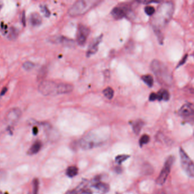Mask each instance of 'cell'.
Returning a JSON list of instances; mask_svg holds the SVG:
<instances>
[{"mask_svg": "<svg viewBox=\"0 0 194 194\" xmlns=\"http://www.w3.org/2000/svg\"><path fill=\"white\" fill-rule=\"evenodd\" d=\"M156 95H157V100H158L159 101H161V100L168 101L170 97V95L169 92L166 89H160V91L156 93Z\"/></svg>", "mask_w": 194, "mask_h": 194, "instance_id": "e0dca14e", "label": "cell"}, {"mask_svg": "<svg viewBox=\"0 0 194 194\" xmlns=\"http://www.w3.org/2000/svg\"><path fill=\"white\" fill-rule=\"evenodd\" d=\"M2 5H3V3H2V2H1V1H0V10H1V9L2 7Z\"/></svg>", "mask_w": 194, "mask_h": 194, "instance_id": "e575fe53", "label": "cell"}, {"mask_svg": "<svg viewBox=\"0 0 194 194\" xmlns=\"http://www.w3.org/2000/svg\"><path fill=\"white\" fill-rule=\"evenodd\" d=\"M150 140V138L148 135L147 134H144L140 138V145L141 146H142V145H145L146 144H148Z\"/></svg>", "mask_w": 194, "mask_h": 194, "instance_id": "d4e9b609", "label": "cell"}, {"mask_svg": "<svg viewBox=\"0 0 194 194\" xmlns=\"http://www.w3.org/2000/svg\"><path fill=\"white\" fill-rule=\"evenodd\" d=\"M174 4L171 1H164L160 5L153 14L151 24L156 35L162 34V29L171 21L174 12Z\"/></svg>", "mask_w": 194, "mask_h": 194, "instance_id": "6da1fadb", "label": "cell"}, {"mask_svg": "<svg viewBox=\"0 0 194 194\" xmlns=\"http://www.w3.org/2000/svg\"><path fill=\"white\" fill-rule=\"evenodd\" d=\"M38 90L45 96H55L58 94V83L51 80H44L39 85Z\"/></svg>", "mask_w": 194, "mask_h": 194, "instance_id": "5b68a950", "label": "cell"}, {"mask_svg": "<svg viewBox=\"0 0 194 194\" xmlns=\"http://www.w3.org/2000/svg\"><path fill=\"white\" fill-rule=\"evenodd\" d=\"M7 91V88H4V89H2V92H1V95H3L4 94H5V93H6V92Z\"/></svg>", "mask_w": 194, "mask_h": 194, "instance_id": "836d02e7", "label": "cell"}, {"mask_svg": "<svg viewBox=\"0 0 194 194\" xmlns=\"http://www.w3.org/2000/svg\"><path fill=\"white\" fill-rule=\"evenodd\" d=\"M144 125V122L140 120L134 122L133 124H132V127H133V129L134 133L137 135L140 133Z\"/></svg>", "mask_w": 194, "mask_h": 194, "instance_id": "ac0fdd59", "label": "cell"}, {"mask_svg": "<svg viewBox=\"0 0 194 194\" xmlns=\"http://www.w3.org/2000/svg\"><path fill=\"white\" fill-rule=\"evenodd\" d=\"M103 93L104 95L105 96L107 99L110 100L113 97L114 91L112 88H106L105 89L103 90Z\"/></svg>", "mask_w": 194, "mask_h": 194, "instance_id": "7402d4cb", "label": "cell"}, {"mask_svg": "<svg viewBox=\"0 0 194 194\" xmlns=\"http://www.w3.org/2000/svg\"><path fill=\"white\" fill-rule=\"evenodd\" d=\"M65 194H77V191L76 190H71L68 191Z\"/></svg>", "mask_w": 194, "mask_h": 194, "instance_id": "1f68e13d", "label": "cell"}, {"mask_svg": "<svg viewBox=\"0 0 194 194\" xmlns=\"http://www.w3.org/2000/svg\"><path fill=\"white\" fill-rule=\"evenodd\" d=\"M18 31L14 27H10L8 33V38L9 39H14L17 37Z\"/></svg>", "mask_w": 194, "mask_h": 194, "instance_id": "44dd1931", "label": "cell"}, {"mask_svg": "<svg viewBox=\"0 0 194 194\" xmlns=\"http://www.w3.org/2000/svg\"><path fill=\"white\" fill-rule=\"evenodd\" d=\"M142 79L143 81L149 87H152L154 83V79L153 77L151 75H145L142 77Z\"/></svg>", "mask_w": 194, "mask_h": 194, "instance_id": "ffe728a7", "label": "cell"}, {"mask_svg": "<svg viewBox=\"0 0 194 194\" xmlns=\"http://www.w3.org/2000/svg\"><path fill=\"white\" fill-rule=\"evenodd\" d=\"M179 156L180 159V164L183 170L190 178L194 176V164L193 161L188 156L182 148H179Z\"/></svg>", "mask_w": 194, "mask_h": 194, "instance_id": "277c9868", "label": "cell"}, {"mask_svg": "<svg viewBox=\"0 0 194 194\" xmlns=\"http://www.w3.org/2000/svg\"><path fill=\"white\" fill-rule=\"evenodd\" d=\"M57 41L61 42V43L65 45H68V46H72L74 43L73 40L69 39V38H65V37H59L57 39Z\"/></svg>", "mask_w": 194, "mask_h": 194, "instance_id": "603a6c76", "label": "cell"}, {"mask_svg": "<svg viewBox=\"0 0 194 194\" xmlns=\"http://www.w3.org/2000/svg\"><path fill=\"white\" fill-rule=\"evenodd\" d=\"M155 12H156L155 8H154L152 6L148 5V6H146L145 8V13L147 15H149V16H152V15H153L154 14Z\"/></svg>", "mask_w": 194, "mask_h": 194, "instance_id": "cb8c5ba5", "label": "cell"}, {"mask_svg": "<svg viewBox=\"0 0 194 194\" xmlns=\"http://www.w3.org/2000/svg\"><path fill=\"white\" fill-rule=\"evenodd\" d=\"M21 114V110L19 108H14L10 109L6 114L5 121L10 125H14L19 120Z\"/></svg>", "mask_w": 194, "mask_h": 194, "instance_id": "ba28073f", "label": "cell"}, {"mask_svg": "<svg viewBox=\"0 0 194 194\" xmlns=\"http://www.w3.org/2000/svg\"><path fill=\"white\" fill-rule=\"evenodd\" d=\"M187 58V55H186V56H184V57L183 58L182 60L181 61L179 62V65H178V67H179L180 65H183V64H184L185 62H186V61Z\"/></svg>", "mask_w": 194, "mask_h": 194, "instance_id": "4dcf8cb0", "label": "cell"}, {"mask_svg": "<svg viewBox=\"0 0 194 194\" xmlns=\"http://www.w3.org/2000/svg\"><path fill=\"white\" fill-rule=\"evenodd\" d=\"M93 187L99 194H105L109 190V186L108 184L100 182L96 183Z\"/></svg>", "mask_w": 194, "mask_h": 194, "instance_id": "4fadbf2b", "label": "cell"}, {"mask_svg": "<svg viewBox=\"0 0 194 194\" xmlns=\"http://www.w3.org/2000/svg\"><path fill=\"white\" fill-rule=\"evenodd\" d=\"M157 100V95L156 93H152L149 96V101H154Z\"/></svg>", "mask_w": 194, "mask_h": 194, "instance_id": "f546056e", "label": "cell"}, {"mask_svg": "<svg viewBox=\"0 0 194 194\" xmlns=\"http://www.w3.org/2000/svg\"><path fill=\"white\" fill-rule=\"evenodd\" d=\"M78 174V168L76 166H72L67 168L66 170V174L69 178H73Z\"/></svg>", "mask_w": 194, "mask_h": 194, "instance_id": "d6986e66", "label": "cell"}, {"mask_svg": "<svg viewBox=\"0 0 194 194\" xmlns=\"http://www.w3.org/2000/svg\"><path fill=\"white\" fill-rule=\"evenodd\" d=\"M30 21L33 26H38L42 23V17L37 13H33L30 16Z\"/></svg>", "mask_w": 194, "mask_h": 194, "instance_id": "2e32d148", "label": "cell"}, {"mask_svg": "<svg viewBox=\"0 0 194 194\" xmlns=\"http://www.w3.org/2000/svg\"><path fill=\"white\" fill-rule=\"evenodd\" d=\"M80 194H92V192L89 191L85 190L84 191H83Z\"/></svg>", "mask_w": 194, "mask_h": 194, "instance_id": "d6a6232c", "label": "cell"}, {"mask_svg": "<svg viewBox=\"0 0 194 194\" xmlns=\"http://www.w3.org/2000/svg\"><path fill=\"white\" fill-rule=\"evenodd\" d=\"M99 141H97L96 140H93L92 137H85L82 138L80 142L79 145L80 147L84 150H88L91 148H93L96 146H98L99 144H100Z\"/></svg>", "mask_w": 194, "mask_h": 194, "instance_id": "9c48e42d", "label": "cell"}, {"mask_svg": "<svg viewBox=\"0 0 194 194\" xmlns=\"http://www.w3.org/2000/svg\"><path fill=\"white\" fill-rule=\"evenodd\" d=\"M150 68L160 83L171 85L172 81V76L165 65L160 61L155 59L152 61Z\"/></svg>", "mask_w": 194, "mask_h": 194, "instance_id": "7a4b0ae2", "label": "cell"}, {"mask_svg": "<svg viewBox=\"0 0 194 194\" xmlns=\"http://www.w3.org/2000/svg\"><path fill=\"white\" fill-rule=\"evenodd\" d=\"M33 194H38V189H39V180L38 179L34 180L33 183Z\"/></svg>", "mask_w": 194, "mask_h": 194, "instance_id": "83f0119b", "label": "cell"}, {"mask_svg": "<svg viewBox=\"0 0 194 194\" xmlns=\"http://www.w3.org/2000/svg\"><path fill=\"white\" fill-rule=\"evenodd\" d=\"M128 156L127 155H120L116 158V162L118 164H121L123 162H124L125 160H127L129 158Z\"/></svg>", "mask_w": 194, "mask_h": 194, "instance_id": "484cf974", "label": "cell"}, {"mask_svg": "<svg viewBox=\"0 0 194 194\" xmlns=\"http://www.w3.org/2000/svg\"><path fill=\"white\" fill-rule=\"evenodd\" d=\"M42 142L40 141H37L35 142L31 146L30 148H29L27 153L29 155H34L37 153H38L40 150L42 148Z\"/></svg>", "mask_w": 194, "mask_h": 194, "instance_id": "9a60e30c", "label": "cell"}, {"mask_svg": "<svg viewBox=\"0 0 194 194\" xmlns=\"http://www.w3.org/2000/svg\"><path fill=\"white\" fill-rule=\"evenodd\" d=\"M100 2V1L97 0H79L69 9L68 13L71 17L83 15L95 8Z\"/></svg>", "mask_w": 194, "mask_h": 194, "instance_id": "3957f363", "label": "cell"}, {"mask_svg": "<svg viewBox=\"0 0 194 194\" xmlns=\"http://www.w3.org/2000/svg\"><path fill=\"white\" fill-rule=\"evenodd\" d=\"M34 66V63L31 62L30 61H26L23 63V67H24V69H26L27 70H30V69H33Z\"/></svg>", "mask_w": 194, "mask_h": 194, "instance_id": "4316f807", "label": "cell"}, {"mask_svg": "<svg viewBox=\"0 0 194 194\" xmlns=\"http://www.w3.org/2000/svg\"><path fill=\"white\" fill-rule=\"evenodd\" d=\"M179 114L183 117H189L194 114V107L191 104H184L179 110Z\"/></svg>", "mask_w": 194, "mask_h": 194, "instance_id": "7c38bea8", "label": "cell"}, {"mask_svg": "<svg viewBox=\"0 0 194 194\" xmlns=\"http://www.w3.org/2000/svg\"><path fill=\"white\" fill-rule=\"evenodd\" d=\"M174 158L173 156H169L166 160L165 164H164V168L160 172L159 176L156 180V184L160 186L164 185L168 179V176L170 173L171 166L174 163Z\"/></svg>", "mask_w": 194, "mask_h": 194, "instance_id": "8992f818", "label": "cell"}, {"mask_svg": "<svg viewBox=\"0 0 194 194\" xmlns=\"http://www.w3.org/2000/svg\"><path fill=\"white\" fill-rule=\"evenodd\" d=\"M73 85L67 83H58V94H66L73 91Z\"/></svg>", "mask_w": 194, "mask_h": 194, "instance_id": "5bb4252c", "label": "cell"}, {"mask_svg": "<svg viewBox=\"0 0 194 194\" xmlns=\"http://www.w3.org/2000/svg\"><path fill=\"white\" fill-rule=\"evenodd\" d=\"M41 11L42 13L45 14L46 17H49L50 15V12H49V9L45 5H41Z\"/></svg>", "mask_w": 194, "mask_h": 194, "instance_id": "f1b7e54d", "label": "cell"}, {"mask_svg": "<svg viewBox=\"0 0 194 194\" xmlns=\"http://www.w3.org/2000/svg\"><path fill=\"white\" fill-rule=\"evenodd\" d=\"M129 13L128 8L125 6H116L112 10L111 14L116 19H120L125 17Z\"/></svg>", "mask_w": 194, "mask_h": 194, "instance_id": "8fae6325", "label": "cell"}, {"mask_svg": "<svg viewBox=\"0 0 194 194\" xmlns=\"http://www.w3.org/2000/svg\"><path fill=\"white\" fill-rule=\"evenodd\" d=\"M90 30L88 27L80 24L79 25L76 34V41L80 46H83L86 43Z\"/></svg>", "mask_w": 194, "mask_h": 194, "instance_id": "52a82bcc", "label": "cell"}, {"mask_svg": "<svg viewBox=\"0 0 194 194\" xmlns=\"http://www.w3.org/2000/svg\"><path fill=\"white\" fill-rule=\"evenodd\" d=\"M102 38H103V35H101L95 38L94 39H93V41H92L89 46L88 47V49L87 51V56L88 57H89L97 53L99 49V45L102 41Z\"/></svg>", "mask_w": 194, "mask_h": 194, "instance_id": "30bf717a", "label": "cell"}, {"mask_svg": "<svg viewBox=\"0 0 194 194\" xmlns=\"http://www.w3.org/2000/svg\"><path fill=\"white\" fill-rule=\"evenodd\" d=\"M0 194H2V193H1V191H0Z\"/></svg>", "mask_w": 194, "mask_h": 194, "instance_id": "d590c367", "label": "cell"}]
</instances>
